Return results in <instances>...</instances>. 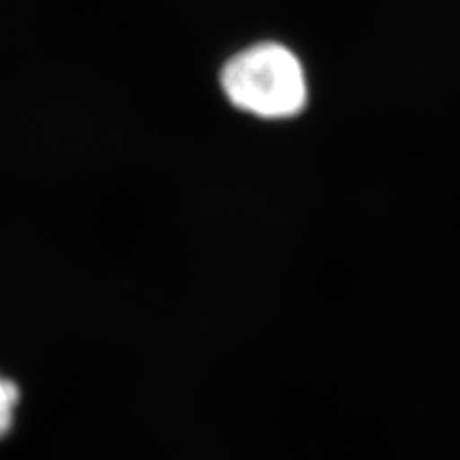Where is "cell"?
Instances as JSON below:
<instances>
[{
    "label": "cell",
    "mask_w": 460,
    "mask_h": 460,
    "mask_svg": "<svg viewBox=\"0 0 460 460\" xmlns=\"http://www.w3.org/2000/svg\"><path fill=\"white\" fill-rule=\"evenodd\" d=\"M18 402H20L18 385L0 376V438L6 436L10 431Z\"/></svg>",
    "instance_id": "2"
},
{
    "label": "cell",
    "mask_w": 460,
    "mask_h": 460,
    "mask_svg": "<svg viewBox=\"0 0 460 460\" xmlns=\"http://www.w3.org/2000/svg\"><path fill=\"white\" fill-rule=\"evenodd\" d=\"M225 96L263 119L292 118L307 102L305 71L292 50L261 42L230 58L221 71Z\"/></svg>",
    "instance_id": "1"
}]
</instances>
